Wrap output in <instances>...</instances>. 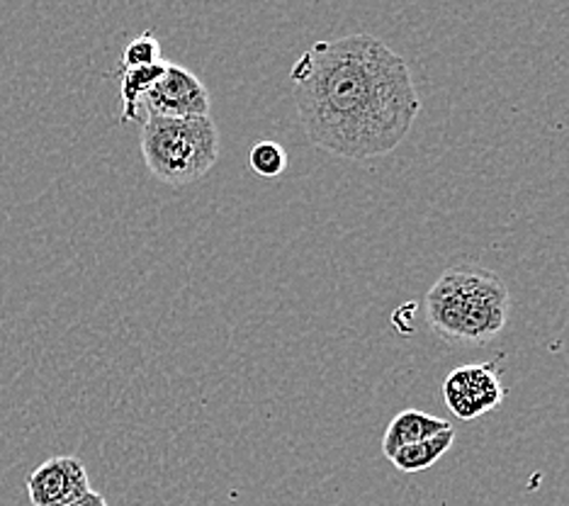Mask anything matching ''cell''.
Returning a JSON list of instances; mask_svg holds the SVG:
<instances>
[{
	"instance_id": "9",
	"label": "cell",
	"mask_w": 569,
	"mask_h": 506,
	"mask_svg": "<svg viewBox=\"0 0 569 506\" xmlns=\"http://www.w3.org/2000/svg\"><path fill=\"white\" fill-rule=\"evenodd\" d=\"M166 61L157 63V67L144 69H124L120 71V98H122V122H137L141 120V102L149 96L153 83L163 76Z\"/></svg>"
},
{
	"instance_id": "12",
	"label": "cell",
	"mask_w": 569,
	"mask_h": 506,
	"mask_svg": "<svg viewBox=\"0 0 569 506\" xmlns=\"http://www.w3.org/2000/svg\"><path fill=\"white\" fill-rule=\"evenodd\" d=\"M69 506H108V502H106V497L98 495L96 489H90L88 495H83L81 499H76V502L69 504Z\"/></svg>"
},
{
	"instance_id": "5",
	"label": "cell",
	"mask_w": 569,
	"mask_h": 506,
	"mask_svg": "<svg viewBox=\"0 0 569 506\" xmlns=\"http://www.w3.org/2000/svg\"><path fill=\"white\" fill-rule=\"evenodd\" d=\"M141 106L149 117H207L212 100L210 90L196 73L178 63H166L163 76L153 83Z\"/></svg>"
},
{
	"instance_id": "2",
	"label": "cell",
	"mask_w": 569,
	"mask_h": 506,
	"mask_svg": "<svg viewBox=\"0 0 569 506\" xmlns=\"http://www.w3.org/2000/svg\"><path fill=\"white\" fill-rule=\"evenodd\" d=\"M426 324L448 344L485 346L503 331L511 315V292L495 270L452 266L426 295Z\"/></svg>"
},
{
	"instance_id": "8",
	"label": "cell",
	"mask_w": 569,
	"mask_h": 506,
	"mask_svg": "<svg viewBox=\"0 0 569 506\" xmlns=\"http://www.w3.org/2000/svg\"><path fill=\"white\" fill-rule=\"evenodd\" d=\"M452 444H456V431L450 428V431H443L438 436L419 440V444H413V446H405V448L395 450L387 460H390L399 473H423L441 460L452 448Z\"/></svg>"
},
{
	"instance_id": "11",
	"label": "cell",
	"mask_w": 569,
	"mask_h": 506,
	"mask_svg": "<svg viewBox=\"0 0 569 506\" xmlns=\"http://www.w3.org/2000/svg\"><path fill=\"white\" fill-rule=\"evenodd\" d=\"M161 63V44L151 32L134 37L132 42L124 47V54L120 61V71L124 69H144Z\"/></svg>"
},
{
	"instance_id": "7",
	"label": "cell",
	"mask_w": 569,
	"mask_h": 506,
	"mask_svg": "<svg viewBox=\"0 0 569 506\" xmlns=\"http://www.w3.org/2000/svg\"><path fill=\"white\" fill-rule=\"evenodd\" d=\"M450 428H452L450 421L433 417V414H426L421 409H405L397 414V417L390 421V426H387L385 438H382V453L390 458L395 450L413 446L419 444V440H426L443 431H450Z\"/></svg>"
},
{
	"instance_id": "6",
	"label": "cell",
	"mask_w": 569,
	"mask_h": 506,
	"mask_svg": "<svg viewBox=\"0 0 569 506\" xmlns=\"http://www.w3.org/2000/svg\"><path fill=\"white\" fill-rule=\"evenodd\" d=\"M93 489L83 460L54 456L37 465L28 475V497L32 506H69Z\"/></svg>"
},
{
	"instance_id": "10",
	"label": "cell",
	"mask_w": 569,
	"mask_h": 506,
	"mask_svg": "<svg viewBox=\"0 0 569 506\" xmlns=\"http://www.w3.org/2000/svg\"><path fill=\"white\" fill-rule=\"evenodd\" d=\"M249 163L251 171L261 178H278L284 173V168H288V151H284L278 141L263 139L251 149Z\"/></svg>"
},
{
	"instance_id": "3",
	"label": "cell",
	"mask_w": 569,
	"mask_h": 506,
	"mask_svg": "<svg viewBox=\"0 0 569 506\" xmlns=\"http://www.w3.org/2000/svg\"><path fill=\"white\" fill-rule=\"evenodd\" d=\"M151 176L166 186L198 183L219 161V129L207 117H147L139 137Z\"/></svg>"
},
{
	"instance_id": "4",
	"label": "cell",
	"mask_w": 569,
	"mask_h": 506,
	"mask_svg": "<svg viewBox=\"0 0 569 506\" xmlns=\"http://www.w3.org/2000/svg\"><path fill=\"white\" fill-rule=\"evenodd\" d=\"M443 399L448 409L462 421L480 419L482 414L497 409L503 399V387L491 363L460 366L443 380Z\"/></svg>"
},
{
	"instance_id": "1",
	"label": "cell",
	"mask_w": 569,
	"mask_h": 506,
	"mask_svg": "<svg viewBox=\"0 0 569 506\" xmlns=\"http://www.w3.org/2000/svg\"><path fill=\"white\" fill-rule=\"evenodd\" d=\"M290 81L305 135L339 159L395 151L421 112L407 59L372 34L321 39Z\"/></svg>"
}]
</instances>
